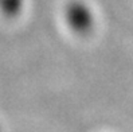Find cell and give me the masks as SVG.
<instances>
[{
  "mask_svg": "<svg viewBox=\"0 0 133 132\" xmlns=\"http://www.w3.org/2000/svg\"><path fill=\"white\" fill-rule=\"evenodd\" d=\"M22 5V0H0V8L3 12L14 15L20 10Z\"/></svg>",
  "mask_w": 133,
  "mask_h": 132,
  "instance_id": "7a4b0ae2",
  "label": "cell"
},
{
  "mask_svg": "<svg viewBox=\"0 0 133 132\" xmlns=\"http://www.w3.org/2000/svg\"><path fill=\"white\" fill-rule=\"evenodd\" d=\"M67 22L77 33H88L93 27V15L90 10L81 2L70 3L67 8Z\"/></svg>",
  "mask_w": 133,
  "mask_h": 132,
  "instance_id": "6da1fadb",
  "label": "cell"
}]
</instances>
